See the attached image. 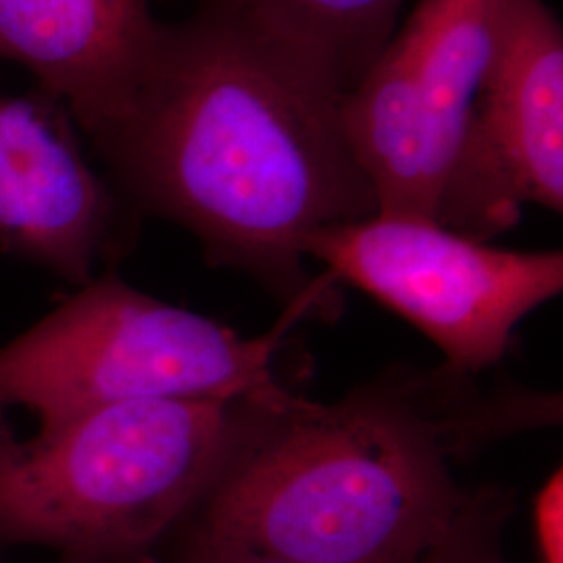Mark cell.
Listing matches in <instances>:
<instances>
[{
	"instance_id": "cell-5",
	"label": "cell",
	"mask_w": 563,
	"mask_h": 563,
	"mask_svg": "<svg viewBox=\"0 0 563 563\" xmlns=\"http://www.w3.org/2000/svg\"><path fill=\"white\" fill-rule=\"evenodd\" d=\"M302 251L422 330L462 376L501 362L516 325L563 290L560 251L497 249L416 218L330 225Z\"/></svg>"
},
{
	"instance_id": "cell-8",
	"label": "cell",
	"mask_w": 563,
	"mask_h": 563,
	"mask_svg": "<svg viewBox=\"0 0 563 563\" xmlns=\"http://www.w3.org/2000/svg\"><path fill=\"white\" fill-rule=\"evenodd\" d=\"M74 125L38 90L0 97V253L78 288L115 255L121 211Z\"/></svg>"
},
{
	"instance_id": "cell-9",
	"label": "cell",
	"mask_w": 563,
	"mask_h": 563,
	"mask_svg": "<svg viewBox=\"0 0 563 563\" xmlns=\"http://www.w3.org/2000/svg\"><path fill=\"white\" fill-rule=\"evenodd\" d=\"M159 30L151 0H0V59L90 141L125 111Z\"/></svg>"
},
{
	"instance_id": "cell-10",
	"label": "cell",
	"mask_w": 563,
	"mask_h": 563,
	"mask_svg": "<svg viewBox=\"0 0 563 563\" xmlns=\"http://www.w3.org/2000/svg\"><path fill=\"white\" fill-rule=\"evenodd\" d=\"M349 95L395 32L401 0H211Z\"/></svg>"
},
{
	"instance_id": "cell-7",
	"label": "cell",
	"mask_w": 563,
	"mask_h": 563,
	"mask_svg": "<svg viewBox=\"0 0 563 563\" xmlns=\"http://www.w3.org/2000/svg\"><path fill=\"white\" fill-rule=\"evenodd\" d=\"M526 205L563 209V32L544 0H501L437 223L488 242Z\"/></svg>"
},
{
	"instance_id": "cell-3",
	"label": "cell",
	"mask_w": 563,
	"mask_h": 563,
	"mask_svg": "<svg viewBox=\"0 0 563 563\" xmlns=\"http://www.w3.org/2000/svg\"><path fill=\"white\" fill-rule=\"evenodd\" d=\"M249 401L121 402L20 441L0 457V547L155 555L218 478Z\"/></svg>"
},
{
	"instance_id": "cell-14",
	"label": "cell",
	"mask_w": 563,
	"mask_h": 563,
	"mask_svg": "<svg viewBox=\"0 0 563 563\" xmlns=\"http://www.w3.org/2000/svg\"><path fill=\"white\" fill-rule=\"evenodd\" d=\"M60 563H159L155 555L132 553H63Z\"/></svg>"
},
{
	"instance_id": "cell-11",
	"label": "cell",
	"mask_w": 563,
	"mask_h": 563,
	"mask_svg": "<svg viewBox=\"0 0 563 563\" xmlns=\"http://www.w3.org/2000/svg\"><path fill=\"white\" fill-rule=\"evenodd\" d=\"M514 511V495L504 486L467 493L443 537L420 563H507L504 530Z\"/></svg>"
},
{
	"instance_id": "cell-2",
	"label": "cell",
	"mask_w": 563,
	"mask_h": 563,
	"mask_svg": "<svg viewBox=\"0 0 563 563\" xmlns=\"http://www.w3.org/2000/svg\"><path fill=\"white\" fill-rule=\"evenodd\" d=\"M462 374L393 372L334 402L251 399L241 434L186 518L295 563H420L467 490L451 460L541 423L560 402L472 399Z\"/></svg>"
},
{
	"instance_id": "cell-13",
	"label": "cell",
	"mask_w": 563,
	"mask_h": 563,
	"mask_svg": "<svg viewBox=\"0 0 563 563\" xmlns=\"http://www.w3.org/2000/svg\"><path fill=\"white\" fill-rule=\"evenodd\" d=\"M534 530L541 563H563V472L558 470L534 499Z\"/></svg>"
},
{
	"instance_id": "cell-1",
	"label": "cell",
	"mask_w": 563,
	"mask_h": 563,
	"mask_svg": "<svg viewBox=\"0 0 563 563\" xmlns=\"http://www.w3.org/2000/svg\"><path fill=\"white\" fill-rule=\"evenodd\" d=\"M342 101L280 44L207 4L162 23L125 111L92 142L113 188L290 302L313 282L305 241L378 211Z\"/></svg>"
},
{
	"instance_id": "cell-15",
	"label": "cell",
	"mask_w": 563,
	"mask_h": 563,
	"mask_svg": "<svg viewBox=\"0 0 563 563\" xmlns=\"http://www.w3.org/2000/svg\"><path fill=\"white\" fill-rule=\"evenodd\" d=\"M18 443H20V439L15 437V432H13L11 423H9V418H7V413L0 411V457L7 455L9 451H13Z\"/></svg>"
},
{
	"instance_id": "cell-12",
	"label": "cell",
	"mask_w": 563,
	"mask_h": 563,
	"mask_svg": "<svg viewBox=\"0 0 563 563\" xmlns=\"http://www.w3.org/2000/svg\"><path fill=\"white\" fill-rule=\"evenodd\" d=\"M172 534L178 541L167 563H295L209 532L190 520H184Z\"/></svg>"
},
{
	"instance_id": "cell-4",
	"label": "cell",
	"mask_w": 563,
	"mask_h": 563,
	"mask_svg": "<svg viewBox=\"0 0 563 563\" xmlns=\"http://www.w3.org/2000/svg\"><path fill=\"white\" fill-rule=\"evenodd\" d=\"M332 286L325 272L267 334L249 339L102 274L0 346V411L27 409L34 437H48L121 402L274 397L284 390L274 376L278 351L295 323L328 305Z\"/></svg>"
},
{
	"instance_id": "cell-6",
	"label": "cell",
	"mask_w": 563,
	"mask_h": 563,
	"mask_svg": "<svg viewBox=\"0 0 563 563\" xmlns=\"http://www.w3.org/2000/svg\"><path fill=\"white\" fill-rule=\"evenodd\" d=\"M501 0H422L344 95L342 120L378 216L437 222L495 46Z\"/></svg>"
}]
</instances>
